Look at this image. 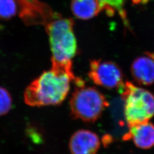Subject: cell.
Instances as JSON below:
<instances>
[{"label":"cell","mask_w":154,"mask_h":154,"mask_svg":"<svg viewBox=\"0 0 154 154\" xmlns=\"http://www.w3.org/2000/svg\"><path fill=\"white\" fill-rule=\"evenodd\" d=\"M77 79L72 70L51 66L25 89L24 101L33 107L60 105L66 99L71 82Z\"/></svg>","instance_id":"1"},{"label":"cell","mask_w":154,"mask_h":154,"mask_svg":"<svg viewBox=\"0 0 154 154\" xmlns=\"http://www.w3.org/2000/svg\"><path fill=\"white\" fill-rule=\"evenodd\" d=\"M73 26L72 19L59 13L45 26L52 54L51 66L72 70V59L77 51Z\"/></svg>","instance_id":"2"},{"label":"cell","mask_w":154,"mask_h":154,"mask_svg":"<svg viewBox=\"0 0 154 154\" xmlns=\"http://www.w3.org/2000/svg\"><path fill=\"white\" fill-rule=\"evenodd\" d=\"M125 103V117L129 127L148 122L154 116V96L149 91L126 81L119 88Z\"/></svg>","instance_id":"3"},{"label":"cell","mask_w":154,"mask_h":154,"mask_svg":"<svg viewBox=\"0 0 154 154\" xmlns=\"http://www.w3.org/2000/svg\"><path fill=\"white\" fill-rule=\"evenodd\" d=\"M109 106L105 95L93 87L78 85L70 100V108L74 118L93 123L99 118Z\"/></svg>","instance_id":"4"},{"label":"cell","mask_w":154,"mask_h":154,"mask_svg":"<svg viewBox=\"0 0 154 154\" xmlns=\"http://www.w3.org/2000/svg\"><path fill=\"white\" fill-rule=\"evenodd\" d=\"M88 75L95 84L106 88H119L124 83L121 69L111 61H91Z\"/></svg>","instance_id":"5"},{"label":"cell","mask_w":154,"mask_h":154,"mask_svg":"<svg viewBox=\"0 0 154 154\" xmlns=\"http://www.w3.org/2000/svg\"><path fill=\"white\" fill-rule=\"evenodd\" d=\"M99 147L98 136L89 130H78L70 139L69 148L72 154H97Z\"/></svg>","instance_id":"6"},{"label":"cell","mask_w":154,"mask_h":154,"mask_svg":"<svg viewBox=\"0 0 154 154\" xmlns=\"http://www.w3.org/2000/svg\"><path fill=\"white\" fill-rule=\"evenodd\" d=\"M131 72L138 84L149 86L154 83V54L147 53L139 56L132 62Z\"/></svg>","instance_id":"7"},{"label":"cell","mask_w":154,"mask_h":154,"mask_svg":"<svg viewBox=\"0 0 154 154\" xmlns=\"http://www.w3.org/2000/svg\"><path fill=\"white\" fill-rule=\"evenodd\" d=\"M129 131L124 137L125 140L132 139L138 148L144 149L154 146V125L150 122L139 124L129 127Z\"/></svg>","instance_id":"8"},{"label":"cell","mask_w":154,"mask_h":154,"mask_svg":"<svg viewBox=\"0 0 154 154\" xmlns=\"http://www.w3.org/2000/svg\"><path fill=\"white\" fill-rule=\"evenodd\" d=\"M70 7L75 16L84 20L93 18L101 11L98 0H72Z\"/></svg>","instance_id":"9"},{"label":"cell","mask_w":154,"mask_h":154,"mask_svg":"<svg viewBox=\"0 0 154 154\" xmlns=\"http://www.w3.org/2000/svg\"><path fill=\"white\" fill-rule=\"evenodd\" d=\"M101 11L105 10L110 16L113 15L117 12L125 23V25L128 27V22L127 17V14L124 6L127 0H98Z\"/></svg>","instance_id":"10"},{"label":"cell","mask_w":154,"mask_h":154,"mask_svg":"<svg viewBox=\"0 0 154 154\" xmlns=\"http://www.w3.org/2000/svg\"><path fill=\"white\" fill-rule=\"evenodd\" d=\"M18 12L16 0H0V19L9 20Z\"/></svg>","instance_id":"11"},{"label":"cell","mask_w":154,"mask_h":154,"mask_svg":"<svg viewBox=\"0 0 154 154\" xmlns=\"http://www.w3.org/2000/svg\"><path fill=\"white\" fill-rule=\"evenodd\" d=\"M12 99L5 88L0 87V116L6 114L11 109Z\"/></svg>","instance_id":"12"}]
</instances>
